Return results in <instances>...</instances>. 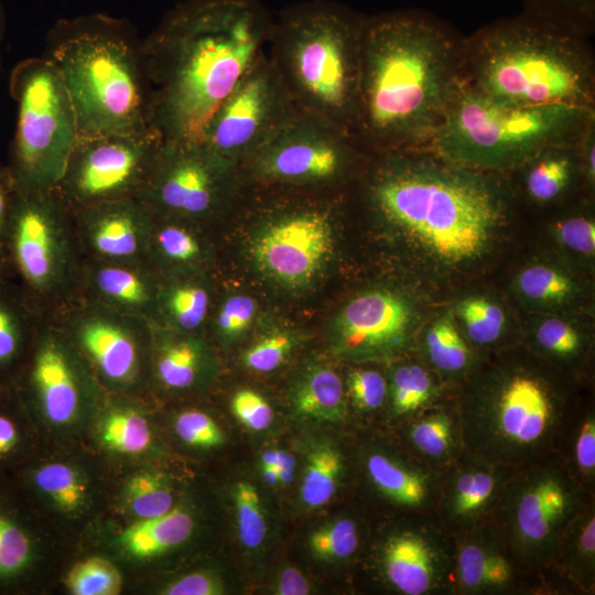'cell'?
<instances>
[{
	"instance_id": "cell-1",
	"label": "cell",
	"mask_w": 595,
	"mask_h": 595,
	"mask_svg": "<svg viewBox=\"0 0 595 595\" xmlns=\"http://www.w3.org/2000/svg\"><path fill=\"white\" fill-rule=\"evenodd\" d=\"M364 166L363 198L372 217L441 269L485 257L511 214L502 173L454 163L426 147L370 153Z\"/></svg>"
},
{
	"instance_id": "cell-2",
	"label": "cell",
	"mask_w": 595,
	"mask_h": 595,
	"mask_svg": "<svg viewBox=\"0 0 595 595\" xmlns=\"http://www.w3.org/2000/svg\"><path fill=\"white\" fill-rule=\"evenodd\" d=\"M273 24L258 0H187L141 43L150 125L199 141L210 118L267 52Z\"/></svg>"
},
{
	"instance_id": "cell-3",
	"label": "cell",
	"mask_w": 595,
	"mask_h": 595,
	"mask_svg": "<svg viewBox=\"0 0 595 595\" xmlns=\"http://www.w3.org/2000/svg\"><path fill=\"white\" fill-rule=\"evenodd\" d=\"M463 40L419 10L365 18L356 136L370 153L429 144L458 82Z\"/></svg>"
},
{
	"instance_id": "cell-4",
	"label": "cell",
	"mask_w": 595,
	"mask_h": 595,
	"mask_svg": "<svg viewBox=\"0 0 595 595\" xmlns=\"http://www.w3.org/2000/svg\"><path fill=\"white\" fill-rule=\"evenodd\" d=\"M506 357L474 364L453 396L464 452L513 470L561 454L582 405L556 367Z\"/></svg>"
},
{
	"instance_id": "cell-5",
	"label": "cell",
	"mask_w": 595,
	"mask_h": 595,
	"mask_svg": "<svg viewBox=\"0 0 595 595\" xmlns=\"http://www.w3.org/2000/svg\"><path fill=\"white\" fill-rule=\"evenodd\" d=\"M586 36L524 11L463 40L458 80L505 104L595 108V63Z\"/></svg>"
},
{
	"instance_id": "cell-6",
	"label": "cell",
	"mask_w": 595,
	"mask_h": 595,
	"mask_svg": "<svg viewBox=\"0 0 595 595\" xmlns=\"http://www.w3.org/2000/svg\"><path fill=\"white\" fill-rule=\"evenodd\" d=\"M365 18L328 0L295 3L273 20L267 50L300 110L355 136Z\"/></svg>"
},
{
	"instance_id": "cell-7",
	"label": "cell",
	"mask_w": 595,
	"mask_h": 595,
	"mask_svg": "<svg viewBox=\"0 0 595 595\" xmlns=\"http://www.w3.org/2000/svg\"><path fill=\"white\" fill-rule=\"evenodd\" d=\"M140 46L126 23L100 14L60 22L52 31L46 57L66 87L79 138L152 127Z\"/></svg>"
},
{
	"instance_id": "cell-8",
	"label": "cell",
	"mask_w": 595,
	"mask_h": 595,
	"mask_svg": "<svg viewBox=\"0 0 595 595\" xmlns=\"http://www.w3.org/2000/svg\"><path fill=\"white\" fill-rule=\"evenodd\" d=\"M593 120L595 108L505 104L458 80L426 148L454 163L504 174L549 145L577 139Z\"/></svg>"
},
{
	"instance_id": "cell-9",
	"label": "cell",
	"mask_w": 595,
	"mask_h": 595,
	"mask_svg": "<svg viewBox=\"0 0 595 595\" xmlns=\"http://www.w3.org/2000/svg\"><path fill=\"white\" fill-rule=\"evenodd\" d=\"M595 499L570 472L561 454L512 473L491 523L513 552L530 583V595H554L550 563L562 533Z\"/></svg>"
},
{
	"instance_id": "cell-10",
	"label": "cell",
	"mask_w": 595,
	"mask_h": 595,
	"mask_svg": "<svg viewBox=\"0 0 595 595\" xmlns=\"http://www.w3.org/2000/svg\"><path fill=\"white\" fill-rule=\"evenodd\" d=\"M10 93L18 118L7 166L15 190H53L79 139L60 72L46 56L26 58L11 73Z\"/></svg>"
},
{
	"instance_id": "cell-11",
	"label": "cell",
	"mask_w": 595,
	"mask_h": 595,
	"mask_svg": "<svg viewBox=\"0 0 595 595\" xmlns=\"http://www.w3.org/2000/svg\"><path fill=\"white\" fill-rule=\"evenodd\" d=\"M3 252L12 279L41 312L77 295L82 256L72 212L54 188L17 191Z\"/></svg>"
},
{
	"instance_id": "cell-12",
	"label": "cell",
	"mask_w": 595,
	"mask_h": 595,
	"mask_svg": "<svg viewBox=\"0 0 595 595\" xmlns=\"http://www.w3.org/2000/svg\"><path fill=\"white\" fill-rule=\"evenodd\" d=\"M369 154L353 132L299 109L240 170L248 187L325 192Z\"/></svg>"
},
{
	"instance_id": "cell-13",
	"label": "cell",
	"mask_w": 595,
	"mask_h": 595,
	"mask_svg": "<svg viewBox=\"0 0 595 595\" xmlns=\"http://www.w3.org/2000/svg\"><path fill=\"white\" fill-rule=\"evenodd\" d=\"M246 187L240 167L202 141L164 139L139 198L153 214L204 225Z\"/></svg>"
},
{
	"instance_id": "cell-14",
	"label": "cell",
	"mask_w": 595,
	"mask_h": 595,
	"mask_svg": "<svg viewBox=\"0 0 595 595\" xmlns=\"http://www.w3.org/2000/svg\"><path fill=\"white\" fill-rule=\"evenodd\" d=\"M163 140L153 127L79 138L54 190L71 212L106 201L139 198Z\"/></svg>"
},
{
	"instance_id": "cell-15",
	"label": "cell",
	"mask_w": 595,
	"mask_h": 595,
	"mask_svg": "<svg viewBox=\"0 0 595 595\" xmlns=\"http://www.w3.org/2000/svg\"><path fill=\"white\" fill-rule=\"evenodd\" d=\"M332 207L326 201L304 199L269 208L250 246L259 271L289 289L311 284L333 255Z\"/></svg>"
},
{
	"instance_id": "cell-16",
	"label": "cell",
	"mask_w": 595,
	"mask_h": 595,
	"mask_svg": "<svg viewBox=\"0 0 595 595\" xmlns=\"http://www.w3.org/2000/svg\"><path fill=\"white\" fill-rule=\"evenodd\" d=\"M47 314L98 379L116 390L138 387L150 361V322L80 294Z\"/></svg>"
},
{
	"instance_id": "cell-17",
	"label": "cell",
	"mask_w": 595,
	"mask_h": 595,
	"mask_svg": "<svg viewBox=\"0 0 595 595\" xmlns=\"http://www.w3.org/2000/svg\"><path fill=\"white\" fill-rule=\"evenodd\" d=\"M298 110L266 52L215 111L199 141L240 167Z\"/></svg>"
},
{
	"instance_id": "cell-18",
	"label": "cell",
	"mask_w": 595,
	"mask_h": 595,
	"mask_svg": "<svg viewBox=\"0 0 595 595\" xmlns=\"http://www.w3.org/2000/svg\"><path fill=\"white\" fill-rule=\"evenodd\" d=\"M374 543L381 584L400 595H452V536L433 515H392Z\"/></svg>"
},
{
	"instance_id": "cell-19",
	"label": "cell",
	"mask_w": 595,
	"mask_h": 595,
	"mask_svg": "<svg viewBox=\"0 0 595 595\" xmlns=\"http://www.w3.org/2000/svg\"><path fill=\"white\" fill-rule=\"evenodd\" d=\"M89 367L47 313H41L28 354L12 385L56 425L78 416L89 391Z\"/></svg>"
},
{
	"instance_id": "cell-20",
	"label": "cell",
	"mask_w": 595,
	"mask_h": 595,
	"mask_svg": "<svg viewBox=\"0 0 595 595\" xmlns=\"http://www.w3.org/2000/svg\"><path fill=\"white\" fill-rule=\"evenodd\" d=\"M414 311L397 292L375 289L350 301L334 317L329 328L332 349L353 361L397 358L410 346Z\"/></svg>"
},
{
	"instance_id": "cell-21",
	"label": "cell",
	"mask_w": 595,
	"mask_h": 595,
	"mask_svg": "<svg viewBox=\"0 0 595 595\" xmlns=\"http://www.w3.org/2000/svg\"><path fill=\"white\" fill-rule=\"evenodd\" d=\"M83 258L107 262H148L152 213L137 197L93 204L72 212Z\"/></svg>"
},
{
	"instance_id": "cell-22",
	"label": "cell",
	"mask_w": 595,
	"mask_h": 595,
	"mask_svg": "<svg viewBox=\"0 0 595 595\" xmlns=\"http://www.w3.org/2000/svg\"><path fill=\"white\" fill-rule=\"evenodd\" d=\"M451 536L452 595H530L528 576L491 521Z\"/></svg>"
},
{
	"instance_id": "cell-23",
	"label": "cell",
	"mask_w": 595,
	"mask_h": 595,
	"mask_svg": "<svg viewBox=\"0 0 595 595\" xmlns=\"http://www.w3.org/2000/svg\"><path fill=\"white\" fill-rule=\"evenodd\" d=\"M513 472L464 452L442 474L435 518L451 534L490 522Z\"/></svg>"
},
{
	"instance_id": "cell-24",
	"label": "cell",
	"mask_w": 595,
	"mask_h": 595,
	"mask_svg": "<svg viewBox=\"0 0 595 595\" xmlns=\"http://www.w3.org/2000/svg\"><path fill=\"white\" fill-rule=\"evenodd\" d=\"M397 444H371L365 448L361 467L371 491L392 515H433L442 474Z\"/></svg>"
},
{
	"instance_id": "cell-25",
	"label": "cell",
	"mask_w": 595,
	"mask_h": 595,
	"mask_svg": "<svg viewBox=\"0 0 595 595\" xmlns=\"http://www.w3.org/2000/svg\"><path fill=\"white\" fill-rule=\"evenodd\" d=\"M160 274L148 262L80 259L78 293L126 315L156 318Z\"/></svg>"
},
{
	"instance_id": "cell-26",
	"label": "cell",
	"mask_w": 595,
	"mask_h": 595,
	"mask_svg": "<svg viewBox=\"0 0 595 595\" xmlns=\"http://www.w3.org/2000/svg\"><path fill=\"white\" fill-rule=\"evenodd\" d=\"M393 428L405 450L440 473H444L464 453L454 397L446 394Z\"/></svg>"
},
{
	"instance_id": "cell-27",
	"label": "cell",
	"mask_w": 595,
	"mask_h": 595,
	"mask_svg": "<svg viewBox=\"0 0 595 595\" xmlns=\"http://www.w3.org/2000/svg\"><path fill=\"white\" fill-rule=\"evenodd\" d=\"M548 576L554 595L595 594V499L584 506L562 533Z\"/></svg>"
},
{
	"instance_id": "cell-28",
	"label": "cell",
	"mask_w": 595,
	"mask_h": 595,
	"mask_svg": "<svg viewBox=\"0 0 595 595\" xmlns=\"http://www.w3.org/2000/svg\"><path fill=\"white\" fill-rule=\"evenodd\" d=\"M150 367L162 387L186 390L202 380L209 350L201 333L181 332L150 322Z\"/></svg>"
},
{
	"instance_id": "cell-29",
	"label": "cell",
	"mask_w": 595,
	"mask_h": 595,
	"mask_svg": "<svg viewBox=\"0 0 595 595\" xmlns=\"http://www.w3.org/2000/svg\"><path fill=\"white\" fill-rule=\"evenodd\" d=\"M202 226L152 213L148 263L160 277L205 274L210 253Z\"/></svg>"
},
{
	"instance_id": "cell-30",
	"label": "cell",
	"mask_w": 595,
	"mask_h": 595,
	"mask_svg": "<svg viewBox=\"0 0 595 595\" xmlns=\"http://www.w3.org/2000/svg\"><path fill=\"white\" fill-rule=\"evenodd\" d=\"M41 313L13 280L0 289V387L12 385Z\"/></svg>"
},
{
	"instance_id": "cell-31",
	"label": "cell",
	"mask_w": 595,
	"mask_h": 595,
	"mask_svg": "<svg viewBox=\"0 0 595 595\" xmlns=\"http://www.w3.org/2000/svg\"><path fill=\"white\" fill-rule=\"evenodd\" d=\"M210 305L212 290L205 274L161 277L154 322L181 332L199 333Z\"/></svg>"
},
{
	"instance_id": "cell-32",
	"label": "cell",
	"mask_w": 595,
	"mask_h": 595,
	"mask_svg": "<svg viewBox=\"0 0 595 595\" xmlns=\"http://www.w3.org/2000/svg\"><path fill=\"white\" fill-rule=\"evenodd\" d=\"M578 138L549 145L516 169L523 172V188L531 201L548 204L567 192L581 173Z\"/></svg>"
},
{
	"instance_id": "cell-33",
	"label": "cell",
	"mask_w": 595,
	"mask_h": 595,
	"mask_svg": "<svg viewBox=\"0 0 595 595\" xmlns=\"http://www.w3.org/2000/svg\"><path fill=\"white\" fill-rule=\"evenodd\" d=\"M440 377L424 363L396 365L388 379L387 411L393 426L446 396Z\"/></svg>"
},
{
	"instance_id": "cell-34",
	"label": "cell",
	"mask_w": 595,
	"mask_h": 595,
	"mask_svg": "<svg viewBox=\"0 0 595 595\" xmlns=\"http://www.w3.org/2000/svg\"><path fill=\"white\" fill-rule=\"evenodd\" d=\"M292 402L300 414L317 421L342 423L348 416L344 382L327 365H313L301 375Z\"/></svg>"
},
{
	"instance_id": "cell-35",
	"label": "cell",
	"mask_w": 595,
	"mask_h": 595,
	"mask_svg": "<svg viewBox=\"0 0 595 595\" xmlns=\"http://www.w3.org/2000/svg\"><path fill=\"white\" fill-rule=\"evenodd\" d=\"M194 529L193 517L181 508L153 518L140 519L119 536L121 549L136 559L156 556L185 542Z\"/></svg>"
},
{
	"instance_id": "cell-36",
	"label": "cell",
	"mask_w": 595,
	"mask_h": 595,
	"mask_svg": "<svg viewBox=\"0 0 595 595\" xmlns=\"http://www.w3.org/2000/svg\"><path fill=\"white\" fill-rule=\"evenodd\" d=\"M426 365L439 376L454 378L458 383L476 359L466 340L448 316L436 320L425 333Z\"/></svg>"
},
{
	"instance_id": "cell-37",
	"label": "cell",
	"mask_w": 595,
	"mask_h": 595,
	"mask_svg": "<svg viewBox=\"0 0 595 595\" xmlns=\"http://www.w3.org/2000/svg\"><path fill=\"white\" fill-rule=\"evenodd\" d=\"M561 455L581 486L595 495V410L591 402L577 410Z\"/></svg>"
},
{
	"instance_id": "cell-38",
	"label": "cell",
	"mask_w": 595,
	"mask_h": 595,
	"mask_svg": "<svg viewBox=\"0 0 595 595\" xmlns=\"http://www.w3.org/2000/svg\"><path fill=\"white\" fill-rule=\"evenodd\" d=\"M25 477L28 484L63 511H79L87 502V484L68 464L45 463L26 470Z\"/></svg>"
},
{
	"instance_id": "cell-39",
	"label": "cell",
	"mask_w": 595,
	"mask_h": 595,
	"mask_svg": "<svg viewBox=\"0 0 595 595\" xmlns=\"http://www.w3.org/2000/svg\"><path fill=\"white\" fill-rule=\"evenodd\" d=\"M0 499V586L22 578L34 559V541L19 517Z\"/></svg>"
},
{
	"instance_id": "cell-40",
	"label": "cell",
	"mask_w": 595,
	"mask_h": 595,
	"mask_svg": "<svg viewBox=\"0 0 595 595\" xmlns=\"http://www.w3.org/2000/svg\"><path fill=\"white\" fill-rule=\"evenodd\" d=\"M99 439L112 452L137 455L149 448L152 433L148 419L141 412L128 407H116L104 414Z\"/></svg>"
},
{
	"instance_id": "cell-41",
	"label": "cell",
	"mask_w": 595,
	"mask_h": 595,
	"mask_svg": "<svg viewBox=\"0 0 595 595\" xmlns=\"http://www.w3.org/2000/svg\"><path fill=\"white\" fill-rule=\"evenodd\" d=\"M344 457L333 445H321L311 452L301 483L304 505L317 508L336 494L344 473Z\"/></svg>"
},
{
	"instance_id": "cell-42",
	"label": "cell",
	"mask_w": 595,
	"mask_h": 595,
	"mask_svg": "<svg viewBox=\"0 0 595 595\" xmlns=\"http://www.w3.org/2000/svg\"><path fill=\"white\" fill-rule=\"evenodd\" d=\"M130 511L139 519L162 516L174 508V497L164 475L144 470L133 475L125 490Z\"/></svg>"
},
{
	"instance_id": "cell-43",
	"label": "cell",
	"mask_w": 595,
	"mask_h": 595,
	"mask_svg": "<svg viewBox=\"0 0 595 595\" xmlns=\"http://www.w3.org/2000/svg\"><path fill=\"white\" fill-rule=\"evenodd\" d=\"M309 543L316 556L329 561H346L363 548V526L354 517H340L314 531Z\"/></svg>"
},
{
	"instance_id": "cell-44",
	"label": "cell",
	"mask_w": 595,
	"mask_h": 595,
	"mask_svg": "<svg viewBox=\"0 0 595 595\" xmlns=\"http://www.w3.org/2000/svg\"><path fill=\"white\" fill-rule=\"evenodd\" d=\"M536 343L543 357L550 358L561 370L574 366L584 354L581 334L560 318L543 321L536 331Z\"/></svg>"
},
{
	"instance_id": "cell-45",
	"label": "cell",
	"mask_w": 595,
	"mask_h": 595,
	"mask_svg": "<svg viewBox=\"0 0 595 595\" xmlns=\"http://www.w3.org/2000/svg\"><path fill=\"white\" fill-rule=\"evenodd\" d=\"M468 339L477 346L495 344L502 335L506 316L504 310L485 298H467L457 307Z\"/></svg>"
},
{
	"instance_id": "cell-46",
	"label": "cell",
	"mask_w": 595,
	"mask_h": 595,
	"mask_svg": "<svg viewBox=\"0 0 595 595\" xmlns=\"http://www.w3.org/2000/svg\"><path fill=\"white\" fill-rule=\"evenodd\" d=\"M239 540L248 549L259 548L267 536V519L258 489L247 480L232 490Z\"/></svg>"
},
{
	"instance_id": "cell-47",
	"label": "cell",
	"mask_w": 595,
	"mask_h": 595,
	"mask_svg": "<svg viewBox=\"0 0 595 595\" xmlns=\"http://www.w3.org/2000/svg\"><path fill=\"white\" fill-rule=\"evenodd\" d=\"M122 578L115 565L102 558H88L68 572L66 586L75 595H116Z\"/></svg>"
},
{
	"instance_id": "cell-48",
	"label": "cell",
	"mask_w": 595,
	"mask_h": 595,
	"mask_svg": "<svg viewBox=\"0 0 595 595\" xmlns=\"http://www.w3.org/2000/svg\"><path fill=\"white\" fill-rule=\"evenodd\" d=\"M517 288L529 300L542 303L563 302L575 291L571 278L543 264L523 269L517 278Z\"/></svg>"
},
{
	"instance_id": "cell-49",
	"label": "cell",
	"mask_w": 595,
	"mask_h": 595,
	"mask_svg": "<svg viewBox=\"0 0 595 595\" xmlns=\"http://www.w3.org/2000/svg\"><path fill=\"white\" fill-rule=\"evenodd\" d=\"M526 11L584 34L595 21V0H521Z\"/></svg>"
},
{
	"instance_id": "cell-50",
	"label": "cell",
	"mask_w": 595,
	"mask_h": 595,
	"mask_svg": "<svg viewBox=\"0 0 595 595\" xmlns=\"http://www.w3.org/2000/svg\"><path fill=\"white\" fill-rule=\"evenodd\" d=\"M345 391L356 411L376 413L386 408L388 380L376 369L354 368L347 374Z\"/></svg>"
},
{
	"instance_id": "cell-51",
	"label": "cell",
	"mask_w": 595,
	"mask_h": 595,
	"mask_svg": "<svg viewBox=\"0 0 595 595\" xmlns=\"http://www.w3.org/2000/svg\"><path fill=\"white\" fill-rule=\"evenodd\" d=\"M296 342V335L289 331L269 333L245 351L244 364L252 371L270 372L286 359Z\"/></svg>"
},
{
	"instance_id": "cell-52",
	"label": "cell",
	"mask_w": 595,
	"mask_h": 595,
	"mask_svg": "<svg viewBox=\"0 0 595 595\" xmlns=\"http://www.w3.org/2000/svg\"><path fill=\"white\" fill-rule=\"evenodd\" d=\"M257 314L256 300L247 294L226 298L219 305L213 321L218 338L229 342L239 337L251 326Z\"/></svg>"
},
{
	"instance_id": "cell-53",
	"label": "cell",
	"mask_w": 595,
	"mask_h": 595,
	"mask_svg": "<svg viewBox=\"0 0 595 595\" xmlns=\"http://www.w3.org/2000/svg\"><path fill=\"white\" fill-rule=\"evenodd\" d=\"M12 387H0V466L14 462L24 446V429L15 410Z\"/></svg>"
},
{
	"instance_id": "cell-54",
	"label": "cell",
	"mask_w": 595,
	"mask_h": 595,
	"mask_svg": "<svg viewBox=\"0 0 595 595\" xmlns=\"http://www.w3.org/2000/svg\"><path fill=\"white\" fill-rule=\"evenodd\" d=\"M175 432L186 444L196 447H215L224 442V434L216 422L205 412L187 410L175 420Z\"/></svg>"
},
{
	"instance_id": "cell-55",
	"label": "cell",
	"mask_w": 595,
	"mask_h": 595,
	"mask_svg": "<svg viewBox=\"0 0 595 595\" xmlns=\"http://www.w3.org/2000/svg\"><path fill=\"white\" fill-rule=\"evenodd\" d=\"M230 405L235 416L251 430H266L273 422L274 414L271 405L253 390L237 391Z\"/></svg>"
},
{
	"instance_id": "cell-56",
	"label": "cell",
	"mask_w": 595,
	"mask_h": 595,
	"mask_svg": "<svg viewBox=\"0 0 595 595\" xmlns=\"http://www.w3.org/2000/svg\"><path fill=\"white\" fill-rule=\"evenodd\" d=\"M560 241L573 251L593 256L595 252V224L584 215L560 220L556 226Z\"/></svg>"
},
{
	"instance_id": "cell-57",
	"label": "cell",
	"mask_w": 595,
	"mask_h": 595,
	"mask_svg": "<svg viewBox=\"0 0 595 595\" xmlns=\"http://www.w3.org/2000/svg\"><path fill=\"white\" fill-rule=\"evenodd\" d=\"M224 593L221 582L214 575L194 572L170 583L164 587L165 595H219Z\"/></svg>"
},
{
	"instance_id": "cell-58",
	"label": "cell",
	"mask_w": 595,
	"mask_h": 595,
	"mask_svg": "<svg viewBox=\"0 0 595 595\" xmlns=\"http://www.w3.org/2000/svg\"><path fill=\"white\" fill-rule=\"evenodd\" d=\"M15 193L17 190L8 166L0 164V252H3L8 224Z\"/></svg>"
},
{
	"instance_id": "cell-59",
	"label": "cell",
	"mask_w": 595,
	"mask_h": 595,
	"mask_svg": "<svg viewBox=\"0 0 595 595\" xmlns=\"http://www.w3.org/2000/svg\"><path fill=\"white\" fill-rule=\"evenodd\" d=\"M310 593V584L301 571L286 567L279 576L277 594L280 595H305Z\"/></svg>"
},
{
	"instance_id": "cell-60",
	"label": "cell",
	"mask_w": 595,
	"mask_h": 595,
	"mask_svg": "<svg viewBox=\"0 0 595 595\" xmlns=\"http://www.w3.org/2000/svg\"><path fill=\"white\" fill-rule=\"evenodd\" d=\"M262 466L277 469L279 483H288L292 479L294 473V458L279 450L267 451L262 455Z\"/></svg>"
},
{
	"instance_id": "cell-61",
	"label": "cell",
	"mask_w": 595,
	"mask_h": 595,
	"mask_svg": "<svg viewBox=\"0 0 595 595\" xmlns=\"http://www.w3.org/2000/svg\"><path fill=\"white\" fill-rule=\"evenodd\" d=\"M10 280H12L10 268L4 253L0 252V289Z\"/></svg>"
},
{
	"instance_id": "cell-62",
	"label": "cell",
	"mask_w": 595,
	"mask_h": 595,
	"mask_svg": "<svg viewBox=\"0 0 595 595\" xmlns=\"http://www.w3.org/2000/svg\"><path fill=\"white\" fill-rule=\"evenodd\" d=\"M3 12H2V8H1V4H0V43H1V40H2V34H3Z\"/></svg>"
}]
</instances>
